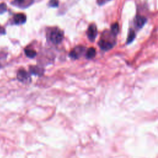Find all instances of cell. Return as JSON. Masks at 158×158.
<instances>
[{
	"instance_id": "5bb4252c",
	"label": "cell",
	"mask_w": 158,
	"mask_h": 158,
	"mask_svg": "<svg viewBox=\"0 0 158 158\" xmlns=\"http://www.w3.org/2000/svg\"><path fill=\"white\" fill-rule=\"evenodd\" d=\"M7 7L4 3L0 4V14H3L6 11Z\"/></svg>"
},
{
	"instance_id": "7a4b0ae2",
	"label": "cell",
	"mask_w": 158,
	"mask_h": 158,
	"mask_svg": "<svg viewBox=\"0 0 158 158\" xmlns=\"http://www.w3.org/2000/svg\"><path fill=\"white\" fill-rule=\"evenodd\" d=\"M17 77L19 81L25 83L30 82L31 80L29 74H28L26 71L22 69L18 71V74H17Z\"/></svg>"
},
{
	"instance_id": "6da1fadb",
	"label": "cell",
	"mask_w": 158,
	"mask_h": 158,
	"mask_svg": "<svg viewBox=\"0 0 158 158\" xmlns=\"http://www.w3.org/2000/svg\"><path fill=\"white\" fill-rule=\"evenodd\" d=\"M50 40L54 44H59L63 41L64 38V33L59 29H54L50 33Z\"/></svg>"
},
{
	"instance_id": "7c38bea8",
	"label": "cell",
	"mask_w": 158,
	"mask_h": 158,
	"mask_svg": "<svg viewBox=\"0 0 158 158\" xmlns=\"http://www.w3.org/2000/svg\"><path fill=\"white\" fill-rule=\"evenodd\" d=\"M119 31V27H118V24L117 23H114L111 25V32L113 35L115 36L118 33Z\"/></svg>"
},
{
	"instance_id": "ba28073f",
	"label": "cell",
	"mask_w": 158,
	"mask_h": 158,
	"mask_svg": "<svg viewBox=\"0 0 158 158\" xmlns=\"http://www.w3.org/2000/svg\"><path fill=\"white\" fill-rule=\"evenodd\" d=\"M30 72L36 75H42L43 74V69L38 66H30Z\"/></svg>"
},
{
	"instance_id": "8992f818",
	"label": "cell",
	"mask_w": 158,
	"mask_h": 158,
	"mask_svg": "<svg viewBox=\"0 0 158 158\" xmlns=\"http://www.w3.org/2000/svg\"><path fill=\"white\" fill-rule=\"evenodd\" d=\"M26 16L24 14H16L14 17V21L16 24L20 25L23 24L26 22Z\"/></svg>"
},
{
	"instance_id": "9a60e30c",
	"label": "cell",
	"mask_w": 158,
	"mask_h": 158,
	"mask_svg": "<svg viewBox=\"0 0 158 158\" xmlns=\"http://www.w3.org/2000/svg\"><path fill=\"white\" fill-rule=\"evenodd\" d=\"M25 1V0H15V1H16L17 3H24V1Z\"/></svg>"
},
{
	"instance_id": "9c48e42d",
	"label": "cell",
	"mask_w": 158,
	"mask_h": 158,
	"mask_svg": "<svg viewBox=\"0 0 158 158\" xmlns=\"http://www.w3.org/2000/svg\"><path fill=\"white\" fill-rule=\"evenodd\" d=\"M135 38V33L133 30L130 29L129 30L128 35L127 38V44L131 43L134 40Z\"/></svg>"
},
{
	"instance_id": "4fadbf2b",
	"label": "cell",
	"mask_w": 158,
	"mask_h": 158,
	"mask_svg": "<svg viewBox=\"0 0 158 158\" xmlns=\"http://www.w3.org/2000/svg\"><path fill=\"white\" fill-rule=\"evenodd\" d=\"M58 0H50L49 4L51 7H58Z\"/></svg>"
},
{
	"instance_id": "3957f363",
	"label": "cell",
	"mask_w": 158,
	"mask_h": 158,
	"mask_svg": "<svg viewBox=\"0 0 158 158\" xmlns=\"http://www.w3.org/2000/svg\"><path fill=\"white\" fill-rule=\"evenodd\" d=\"M98 45L101 49L104 51H108L113 48L114 42L108 40L104 38H101L98 42Z\"/></svg>"
},
{
	"instance_id": "30bf717a",
	"label": "cell",
	"mask_w": 158,
	"mask_h": 158,
	"mask_svg": "<svg viewBox=\"0 0 158 158\" xmlns=\"http://www.w3.org/2000/svg\"><path fill=\"white\" fill-rule=\"evenodd\" d=\"M87 58L88 59H92L96 56V49L94 48H90L87 51Z\"/></svg>"
},
{
	"instance_id": "8fae6325",
	"label": "cell",
	"mask_w": 158,
	"mask_h": 158,
	"mask_svg": "<svg viewBox=\"0 0 158 158\" xmlns=\"http://www.w3.org/2000/svg\"><path fill=\"white\" fill-rule=\"evenodd\" d=\"M25 53L28 58H33L37 56V53L35 51L31 49H25Z\"/></svg>"
},
{
	"instance_id": "52a82bcc",
	"label": "cell",
	"mask_w": 158,
	"mask_h": 158,
	"mask_svg": "<svg viewBox=\"0 0 158 158\" xmlns=\"http://www.w3.org/2000/svg\"><path fill=\"white\" fill-rule=\"evenodd\" d=\"M146 22H147V19H146L145 17L141 16H138L135 20V25H136L138 28H140V29L142 28L145 25Z\"/></svg>"
},
{
	"instance_id": "277c9868",
	"label": "cell",
	"mask_w": 158,
	"mask_h": 158,
	"mask_svg": "<svg viewBox=\"0 0 158 158\" xmlns=\"http://www.w3.org/2000/svg\"><path fill=\"white\" fill-rule=\"evenodd\" d=\"M97 27L95 24H91L88 29L87 35L90 41L93 42L97 36Z\"/></svg>"
},
{
	"instance_id": "5b68a950",
	"label": "cell",
	"mask_w": 158,
	"mask_h": 158,
	"mask_svg": "<svg viewBox=\"0 0 158 158\" xmlns=\"http://www.w3.org/2000/svg\"><path fill=\"white\" fill-rule=\"evenodd\" d=\"M85 48L82 47H78L74 48L73 50H72L69 53V56L74 59H78L80 57V56L82 54V53L84 51Z\"/></svg>"
}]
</instances>
